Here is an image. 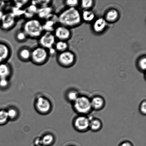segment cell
Segmentation results:
<instances>
[{"label":"cell","instance_id":"4","mask_svg":"<svg viewBox=\"0 0 146 146\" xmlns=\"http://www.w3.org/2000/svg\"><path fill=\"white\" fill-rule=\"evenodd\" d=\"M73 108L77 113L84 115L89 113L92 109L91 100L85 96H79L73 102Z\"/></svg>","mask_w":146,"mask_h":146},{"label":"cell","instance_id":"16","mask_svg":"<svg viewBox=\"0 0 146 146\" xmlns=\"http://www.w3.org/2000/svg\"><path fill=\"white\" fill-rule=\"evenodd\" d=\"M90 119L89 129L94 132H97L101 129L102 127V122L101 120L97 118Z\"/></svg>","mask_w":146,"mask_h":146},{"label":"cell","instance_id":"11","mask_svg":"<svg viewBox=\"0 0 146 146\" xmlns=\"http://www.w3.org/2000/svg\"><path fill=\"white\" fill-rule=\"evenodd\" d=\"M11 47L4 41H0V64L7 62L11 56Z\"/></svg>","mask_w":146,"mask_h":146},{"label":"cell","instance_id":"27","mask_svg":"<svg viewBox=\"0 0 146 146\" xmlns=\"http://www.w3.org/2000/svg\"><path fill=\"white\" fill-rule=\"evenodd\" d=\"M139 110L141 114L145 115L146 114V102L145 100L143 101L141 103L139 107Z\"/></svg>","mask_w":146,"mask_h":146},{"label":"cell","instance_id":"31","mask_svg":"<svg viewBox=\"0 0 146 146\" xmlns=\"http://www.w3.org/2000/svg\"><path fill=\"white\" fill-rule=\"evenodd\" d=\"M45 146L42 145H38V146Z\"/></svg>","mask_w":146,"mask_h":146},{"label":"cell","instance_id":"6","mask_svg":"<svg viewBox=\"0 0 146 146\" xmlns=\"http://www.w3.org/2000/svg\"><path fill=\"white\" fill-rule=\"evenodd\" d=\"M39 45L48 50L53 48L57 40L53 33L44 31L38 38Z\"/></svg>","mask_w":146,"mask_h":146},{"label":"cell","instance_id":"7","mask_svg":"<svg viewBox=\"0 0 146 146\" xmlns=\"http://www.w3.org/2000/svg\"><path fill=\"white\" fill-rule=\"evenodd\" d=\"M90 119L86 115H80L74 120V128L80 132H85L89 129Z\"/></svg>","mask_w":146,"mask_h":146},{"label":"cell","instance_id":"28","mask_svg":"<svg viewBox=\"0 0 146 146\" xmlns=\"http://www.w3.org/2000/svg\"><path fill=\"white\" fill-rule=\"evenodd\" d=\"M139 65L142 70H145L146 68V59L145 58H141L139 62Z\"/></svg>","mask_w":146,"mask_h":146},{"label":"cell","instance_id":"14","mask_svg":"<svg viewBox=\"0 0 146 146\" xmlns=\"http://www.w3.org/2000/svg\"><path fill=\"white\" fill-rule=\"evenodd\" d=\"M92 108L96 111L102 109L105 105V101L102 97L96 96L91 100Z\"/></svg>","mask_w":146,"mask_h":146},{"label":"cell","instance_id":"26","mask_svg":"<svg viewBox=\"0 0 146 146\" xmlns=\"http://www.w3.org/2000/svg\"><path fill=\"white\" fill-rule=\"evenodd\" d=\"M65 3L68 8H75L78 4L77 0H68L65 1Z\"/></svg>","mask_w":146,"mask_h":146},{"label":"cell","instance_id":"12","mask_svg":"<svg viewBox=\"0 0 146 146\" xmlns=\"http://www.w3.org/2000/svg\"><path fill=\"white\" fill-rule=\"evenodd\" d=\"M12 68L8 62L0 64V79H7L11 76L12 74Z\"/></svg>","mask_w":146,"mask_h":146},{"label":"cell","instance_id":"5","mask_svg":"<svg viewBox=\"0 0 146 146\" xmlns=\"http://www.w3.org/2000/svg\"><path fill=\"white\" fill-rule=\"evenodd\" d=\"M57 62L60 66L68 68L72 66L75 60V56L72 52L68 50L57 54Z\"/></svg>","mask_w":146,"mask_h":146},{"label":"cell","instance_id":"8","mask_svg":"<svg viewBox=\"0 0 146 146\" xmlns=\"http://www.w3.org/2000/svg\"><path fill=\"white\" fill-rule=\"evenodd\" d=\"M53 33L56 40H58L67 41L71 36L70 28L60 24L56 26Z\"/></svg>","mask_w":146,"mask_h":146},{"label":"cell","instance_id":"30","mask_svg":"<svg viewBox=\"0 0 146 146\" xmlns=\"http://www.w3.org/2000/svg\"><path fill=\"white\" fill-rule=\"evenodd\" d=\"M119 146H133L132 143L129 141H126L121 143Z\"/></svg>","mask_w":146,"mask_h":146},{"label":"cell","instance_id":"3","mask_svg":"<svg viewBox=\"0 0 146 146\" xmlns=\"http://www.w3.org/2000/svg\"><path fill=\"white\" fill-rule=\"evenodd\" d=\"M50 57L48 50L39 45L31 50V61L35 65H44L48 62Z\"/></svg>","mask_w":146,"mask_h":146},{"label":"cell","instance_id":"10","mask_svg":"<svg viewBox=\"0 0 146 146\" xmlns=\"http://www.w3.org/2000/svg\"><path fill=\"white\" fill-rule=\"evenodd\" d=\"M36 107L41 113L46 114L50 111L51 106L50 102L47 98L44 97H40L36 100Z\"/></svg>","mask_w":146,"mask_h":146},{"label":"cell","instance_id":"9","mask_svg":"<svg viewBox=\"0 0 146 146\" xmlns=\"http://www.w3.org/2000/svg\"><path fill=\"white\" fill-rule=\"evenodd\" d=\"M16 21L15 15L12 13L3 14L1 28L4 31H9L15 26Z\"/></svg>","mask_w":146,"mask_h":146},{"label":"cell","instance_id":"32","mask_svg":"<svg viewBox=\"0 0 146 146\" xmlns=\"http://www.w3.org/2000/svg\"></svg>","mask_w":146,"mask_h":146},{"label":"cell","instance_id":"13","mask_svg":"<svg viewBox=\"0 0 146 146\" xmlns=\"http://www.w3.org/2000/svg\"><path fill=\"white\" fill-rule=\"evenodd\" d=\"M31 49L28 47H23L19 50L18 52V58L23 62L31 61Z\"/></svg>","mask_w":146,"mask_h":146},{"label":"cell","instance_id":"25","mask_svg":"<svg viewBox=\"0 0 146 146\" xmlns=\"http://www.w3.org/2000/svg\"><path fill=\"white\" fill-rule=\"evenodd\" d=\"M7 111L9 119L13 120L15 119L18 116V111L15 109L10 108Z\"/></svg>","mask_w":146,"mask_h":146},{"label":"cell","instance_id":"21","mask_svg":"<svg viewBox=\"0 0 146 146\" xmlns=\"http://www.w3.org/2000/svg\"><path fill=\"white\" fill-rule=\"evenodd\" d=\"M15 38L19 42H23L26 41L28 38L25 33L21 29L17 31L15 35Z\"/></svg>","mask_w":146,"mask_h":146},{"label":"cell","instance_id":"20","mask_svg":"<svg viewBox=\"0 0 146 146\" xmlns=\"http://www.w3.org/2000/svg\"><path fill=\"white\" fill-rule=\"evenodd\" d=\"M81 17H82L84 21L86 22H91L95 18V14L92 11L89 10H85L83 13Z\"/></svg>","mask_w":146,"mask_h":146},{"label":"cell","instance_id":"18","mask_svg":"<svg viewBox=\"0 0 146 146\" xmlns=\"http://www.w3.org/2000/svg\"><path fill=\"white\" fill-rule=\"evenodd\" d=\"M119 14L115 9H111L107 12L106 15V20L110 22H113L118 19Z\"/></svg>","mask_w":146,"mask_h":146},{"label":"cell","instance_id":"15","mask_svg":"<svg viewBox=\"0 0 146 146\" xmlns=\"http://www.w3.org/2000/svg\"><path fill=\"white\" fill-rule=\"evenodd\" d=\"M107 21L103 18H100L96 20L93 24V29L96 32H103L107 27Z\"/></svg>","mask_w":146,"mask_h":146},{"label":"cell","instance_id":"24","mask_svg":"<svg viewBox=\"0 0 146 146\" xmlns=\"http://www.w3.org/2000/svg\"><path fill=\"white\" fill-rule=\"evenodd\" d=\"M94 1L92 0H83L81 1V7L86 10H89L94 5Z\"/></svg>","mask_w":146,"mask_h":146},{"label":"cell","instance_id":"22","mask_svg":"<svg viewBox=\"0 0 146 146\" xmlns=\"http://www.w3.org/2000/svg\"><path fill=\"white\" fill-rule=\"evenodd\" d=\"M79 96L78 93L75 90H71L68 93L67 98L69 101L74 102Z\"/></svg>","mask_w":146,"mask_h":146},{"label":"cell","instance_id":"2","mask_svg":"<svg viewBox=\"0 0 146 146\" xmlns=\"http://www.w3.org/2000/svg\"><path fill=\"white\" fill-rule=\"evenodd\" d=\"M28 38L38 39L44 32L43 23L37 18L28 19L23 23L21 29Z\"/></svg>","mask_w":146,"mask_h":146},{"label":"cell","instance_id":"29","mask_svg":"<svg viewBox=\"0 0 146 146\" xmlns=\"http://www.w3.org/2000/svg\"><path fill=\"white\" fill-rule=\"evenodd\" d=\"M9 81L7 79H0V88H5L8 86Z\"/></svg>","mask_w":146,"mask_h":146},{"label":"cell","instance_id":"23","mask_svg":"<svg viewBox=\"0 0 146 146\" xmlns=\"http://www.w3.org/2000/svg\"><path fill=\"white\" fill-rule=\"evenodd\" d=\"M9 119L7 111L5 110H0V125L5 124Z\"/></svg>","mask_w":146,"mask_h":146},{"label":"cell","instance_id":"17","mask_svg":"<svg viewBox=\"0 0 146 146\" xmlns=\"http://www.w3.org/2000/svg\"><path fill=\"white\" fill-rule=\"evenodd\" d=\"M68 47V45L67 41L57 40L54 48L58 54L67 50Z\"/></svg>","mask_w":146,"mask_h":146},{"label":"cell","instance_id":"19","mask_svg":"<svg viewBox=\"0 0 146 146\" xmlns=\"http://www.w3.org/2000/svg\"><path fill=\"white\" fill-rule=\"evenodd\" d=\"M41 145L45 146H50L53 144L54 137L50 134L45 135L41 139Z\"/></svg>","mask_w":146,"mask_h":146},{"label":"cell","instance_id":"1","mask_svg":"<svg viewBox=\"0 0 146 146\" xmlns=\"http://www.w3.org/2000/svg\"><path fill=\"white\" fill-rule=\"evenodd\" d=\"M57 17L60 25L69 28L79 25L82 18L79 11L76 8L66 9L61 11Z\"/></svg>","mask_w":146,"mask_h":146}]
</instances>
